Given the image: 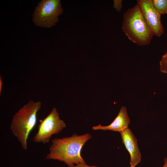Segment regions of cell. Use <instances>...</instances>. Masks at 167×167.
Instances as JSON below:
<instances>
[{"label": "cell", "mask_w": 167, "mask_h": 167, "mask_svg": "<svg viewBox=\"0 0 167 167\" xmlns=\"http://www.w3.org/2000/svg\"><path fill=\"white\" fill-rule=\"evenodd\" d=\"M160 66L161 72L167 74V51L162 56L160 62Z\"/></svg>", "instance_id": "10"}, {"label": "cell", "mask_w": 167, "mask_h": 167, "mask_svg": "<svg viewBox=\"0 0 167 167\" xmlns=\"http://www.w3.org/2000/svg\"><path fill=\"white\" fill-rule=\"evenodd\" d=\"M130 122V120L128 115L126 107L122 106L117 116L110 125L102 126L99 124L93 127L92 129L110 130L120 133L128 128Z\"/></svg>", "instance_id": "8"}, {"label": "cell", "mask_w": 167, "mask_h": 167, "mask_svg": "<svg viewBox=\"0 0 167 167\" xmlns=\"http://www.w3.org/2000/svg\"><path fill=\"white\" fill-rule=\"evenodd\" d=\"M41 102L30 100L16 112L13 117L10 128L22 148L27 150V139L37 122L38 112L41 109Z\"/></svg>", "instance_id": "2"}, {"label": "cell", "mask_w": 167, "mask_h": 167, "mask_svg": "<svg viewBox=\"0 0 167 167\" xmlns=\"http://www.w3.org/2000/svg\"><path fill=\"white\" fill-rule=\"evenodd\" d=\"M59 0L41 1L36 8L33 21L36 25L42 27L50 28L58 21V16L63 10Z\"/></svg>", "instance_id": "4"}, {"label": "cell", "mask_w": 167, "mask_h": 167, "mask_svg": "<svg viewBox=\"0 0 167 167\" xmlns=\"http://www.w3.org/2000/svg\"><path fill=\"white\" fill-rule=\"evenodd\" d=\"M3 82L1 76H0V95H1L2 91V89L3 85Z\"/></svg>", "instance_id": "13"}, {"label": "cell", "mask_w": 167, "mask_h": 167, "mask_svg": "<svg viewBox=\"0 0 167 167\" xmlns=\"http://www.w3.org/2000/svg\"><path fill=\"white\" fill-rule=\"evenodd\" d=\"M92 137L89 133L82 135L75 133L71 137L54 139L52 140L49 153L45 158L63 162L68 167L85 163L81 156V150L85 143Z\"/></svg>", "instance_id": "1"}, {"label": "cell", "mask_w": 167, "mask_h": 167, "mask_svg": "<svg viewBox=\"0 0 167 167\" xmlns=\"http://www.w3.org/2000/svg\"><path fill=\"white\" fill-rule=\"evenodd\" d=\"M120 133L122 142L130 155V167H135L141 160L137 139L129 128Z\"/></svg>", "instance_id": "7"}, {"label": "cell", "mask_w": 167, "mask_h": 167, "mask_svg": "<svg viewBox=\"0 0 167 167\" xmlns=\"http://www.w3.org/2000/svg\"><path fill=\"white\" fill-rule=\"evenodd\" d=\"M121 28L128 38L139 46L149 45L154 36L137 4L124 13Z\"/></svg>", "instance_id": "3"}, {"label": "cell", "mask_w": 167, "mask_h": 167, "mask_svg": "<svg viewBox=\"0 0 167 167\" xmlns=\"http://www.w3.org/2000/svg\"><path fill=\"white\" fill-rule=\"evenodd\" d=\"M122 0H114L113 7L118 12H120L122 8Z\"/></svg>", "instance_id": "11"}, {"label": "cell", "mask_w": 167, "mask_h": 167, "mask_svg": "<svg viewBox=\"0 0 167 167\" xmlns=\"http://www.w3.org/2000/svg\"><path fill=\"white\" fill-rule=\"evenodd\" d=\"M164 163L162 167H167V157H165L164 159Z\"/></svg>", "instance_id": "14"}, {"label": "cell", "mask_w": 167, "mask_h": 167, "mask_svg": "<svg viewBox=\"0 0 167 167\" xmlns=\"http://www.w3.org/2000/svg\"><path fill=\"white\" fill-rule=\"evenodd\" d=\"M156 10L161 15L167 14V0H152Z\"/></svg>", "instance_id": "9"}, {"label": "cell", "mask_w": 167, "mask_h": 167, "mask_svg": "<svg viewBox=\"0 0 167 167\" xmlns=\"http://www.w3.org/2000/svg\"><path fill=\"white\" fill-rule=\"evenodd\" d=\"M73 167H100L95 165L89 166L85 163H80L75 165Z\"/></svg>", "instance_id": "12"}, {"label": "cell", "mask_w": 167, "mask_h": 167, "mask_svg": "<svg viewBox=\"0 0 167 167\" xmlns=\"http://www.w3.org/2000/svg\"><path fill=\"white\" fill-rule=\"evenodd\" d=\"M137 2L144 20L154 35L160 37L164 32L161 21V15L154 7L152 0H138Z\"/></svg>", "instance_id": "6"}, {"label": "cell", "mask_w": 167, "mask_h": 167, "mask_svg": "<svg viewBox=\"0 0 167 167\" xmlns=\"http://www.w3.org/2000/svg\"><path fill=\"white\" fill-rule=\"evenodd\" d=\"M39 122L37 132L32 139V141L36 143H49L53 135L58 134L66 127L55 108H53L45 118L40 120Z\"/></svg>", "instance_id": "5"}]
</instances>
